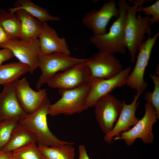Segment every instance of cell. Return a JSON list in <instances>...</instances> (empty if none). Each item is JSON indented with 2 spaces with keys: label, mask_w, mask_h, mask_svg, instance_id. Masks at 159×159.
Masks as SVG:
<instances>
[{
  "label": "cell",
  "mask_w": 159,
  "mask_h": 159,
  "mask_svg": "<svg viewBox=\"0 0 159 159\" xmlns=\"http://www.w3.org/2000/svg\"><path fill=\"white\" fill-rule=\"evenodd\" d=\"M33 143H37L35 136L19 123L14 129L9 142L2 151L12 152Z\"/></svg>",
  "instance_id": "20"
},
{
  "label": "cell",
  "mask_w": 159,
  "mask_h": 159,
  "mask_svg": "<svg viewBox=\"0 0 159 159\" xmlns=\"http://www.w3.org/2000/svg\"><path fill=\"white\" fill-rule=\"evenodd\" d=\"M15 90L18 100L27 114L35 111L47 96L44 89L38 91L33 90L26 78L18 80L15 83Z\"/></svg>",
  "instance_id": "15"
},
{
  "label": "cell",
  "mask_w": 159,
  "mask_h": 159,
  "mask_svg": "<svg viewBox=\"0 0 159 159\" xmlns=\"http://www.w3.org/2000/svg\"><path fill=\"white\" fill-rule=\"evenodd\" d=\"M141 94L137 93L133 100L130 104L122 102V108L120 114L112 130L104 137V140L110 144L113 138L121 133L129 130L131 126L135 125L139 119L135 115L137 108L139 105L138 100Z\"/></svg>",
  "instance_id": "14"
},
{
  "label": "cell",
  "mask_w": 159,
  "mask_h": 159,
  "mask_svg": "<svg viewBox=\"0 0 159 159\" xmlns=\"http://www.w3.org/2000/svg\"><path fill=\"white\" fill-rule=\"evenodd\" d=\"M19 10L25 11L42 23L60 19L59 17L51 15L47 9L37 5L30 0H17L14 7L8 9L9 11L12 13Z\"/></svg>",
  "instance_id": "19"
},
{
  "label": "cell",
  "mask_w": 159,
  "mask_h": 159,
  "mask_svg": "<svg viewBox=\"0 0 159 159\" xmlns=\"http://www.w3.org/2000/svg\"><path fill=\"white\" fill-rule=\"evenodd\" d=\"M79 158L78 159H90L87 153L85 146L82 144L78 146Z\"/></svg>",
  "instance_id": "30"
},
{
  "label": "cell",
  "mask_w": 159,
  "mask_h": 159,
  "mask_svg": "<svg viewBox=\"0 0 159 159\" xmlns=\"http://www.w3.org/2000/svg\"><path fill=\"white\" fill-rule=\"evenodd\" d=\"M43 24V31L38 38L41 53H59L70 55V51L66 39L59 37L55 30L47 22Z\"/></svg>",
  "instance_id": "17"
},
{
  "label": "cell",
  "mask_w": 159,
  "mask_h": 159,
  "mask_svg": "<svg viewBox=\"0 0 159 159\" xmlns=\"http://www.w3.org/2000/svg\"><path fill=\"white\" fill-rule=\"evenodd\" d=\"M129 5L125 0H119L118 6L119 14L105 34L93 35L90 39L99 51L114 54H125L126 52L125 41V27L126 14Z\"/></svg>",
  "instance_id": "3"
},
{
  "label": "cell",
  "mask_w": 159,
  "mask_h": 159,
  "mask_svg": "<svg viewBox=\"0 0 159 159\" xmlns=\"http://www.w3.org/2000/svg\"><path fill=\"white\" fill-rule=\"evenodd\" d=\"M119 14L115 1L111 0L105 3L99 10L94 9L86 13L82 22L92 31L93 35H102L107 33V26L111 19L118 17Z\"/></svg>",
  "instance_id": "12"
},
{
  "label": "cell",
  "mask_w": 159,
  "mask_h": 159,
  "mask_svg": "<svg viewBox=\"0 0 159 159\" xmlns=\"http://www.w3.org/2000/svg\"><path fill=\"white\" fill-rule=\"evenodd\" d=\"M12 38L9 37L0 25V47Z\"/></svg>",
  "instance_id": "29"
},
{
  "label": "cell",
  "mask_w": 159,
  "mask_h": 159,
  "mask_svg": "<svg viewBox=\"0 0 159 159\" xmlns=\"http://www.w3.org/2000/svg\"><path fill=\"white\" fill-rule=\"evenodd\" d=\"M131 70L129 67L112 77L90 83V87L86 101L87 108L94 107L99 99L114 89L126 85Z\"/></svg>",
  "instance_id": "13"
},
{
  "label": "cell",
  "mask_w": 159,
  "mask_h": 159,
  "mask_svg": "<svg viewBox=\"0 0 159 159\" xmlns=\"http://www.w3.org/2000/svg\"><path fill=\"white\" fill-rule=\"evenodd\" d=\"M14 57L12 53L9 49L3 48L0 50V66L4 62Z\"/></svg>",
  "instance_id": "28"
},
{
  "label": "cell",
  "mask_w": 159,
  "mask_h": 159,
  "mask_svg": "<svg viewBox=\"0 0 159 159\" xmlns=\"http://www.w3.org/2000/svg\"><path fill=\"white\" fill-rule=\"evenodd\" d=\"M0 159H12V152L0 151Z\"/></svg>",
  "instance_id": "31"
},
{
  "label": "cell",
  "mask_w": 159,
  "mask_h": 159,
  "mask_svg": "<svg viewBox=\"0 0 159 159\" xmlns=\"http://www.w3.org/2000/svg\"><path fill=\"white\" fill-rule=\"evenodd\" d=\"M51 104L47 96L37 109L31 113L27 114L19 121L20 124L35 136L37 145L54 146L70 142L60 140L50 130L47 123V115Z\"/></svg>",
  "instance_id": "2"
},
{
  "label": "cell",
  "mask_w": 159,
  "mask_h": 159,
  "mask_svg": "<svg viewBox=\"0 0 159 159\" xmlns=\"http://www.w3.org/2000/svg\"><path fill=\"white\" fill-rule=\"evenodd\" d=\"M19 120H10L0 122V151L6 145Z\"/></svg>",
  "instance_id": "25"
},
{
  "label": "cell",
  "mask_w": 159,
  "mask_h": 159,
  "mask_svg": "<svg viewBox=\"0 0 159 159\" xmlns=\"http://www.w3.org/2000/svg\"><path fill=\"white\" fill-rule=\"evenodd\" d=\"M90 83L69 90L59 89L61 97L49 107L48 115H70L80 113L88 109L86 104L90 89Z\"/></svg>",
  "instance_id": "4"
},
{
  "label": "cell",
  "mask_w": 159,
  "mask_h": 159,
  "mask_svg": "<svg viewBox=\"0 0 159 159\" xmlns=\"http://www.w3.org/2000/svg\"><path fill=\"white\" fill-rule=\"evenodd\" d=\"M12 158V159H46L36 143L29 144L13 152Z\"/></svg>",
  "instance_id": "24"
},
{
  "label": "cell",
  "mask_w": 159,
  "mask_h": 159,
  "mask_svg": "<svg viewBox=\"0 0 159 159\" xmlns=\"http://www.w3.org/2000/svg\"><path fill=\"white\" fill-rule=\"evenodd\" d=\"M94 107L96 120L105 135L114 126L122 110V102L109 93L99 99Z\"/></svg>",
  "instance_id": "10"
},
{
  "label": "cell",
  "mask_w": 159,
  "mask_h": 159,
  "mask_svg": "<svg viewBox=\"0 0 159 159\" xmlns=\"http://www.w3.org/2000/svg\"><path fill=\"white\" fill-rule=\"evenodd\" d=\"M146 0H137L133 1V5L129 6L126 14L125 27V41L126 49L130 55L132 63L135 60L139 47L145 41V35L150 36L151 28L150 16L142 17L136 16L138 9Z\"/></svg>",
  "instance_id": "1"
},
{
  "label": "cell",
  "mask_w": 159,
  "mask_h": 159,
  "mask_svg": "<svg viewBox=\"0 0 159 159\" xmlns=\"http://www.w3.org/2000/svg\"><path fill=\"white\" fill-rule=\"evenodd\" d=\"M145 114L142 118L129 130L114 137L113 139L114 141L124 140L128 146L132 145L138 138L142 140L144 143L153 142L154 135L153 127L157 119L156 112L153 107L148 103L145 104Z\"/></svg>",
  "instance_id": "6"
},
{
  "label": "cell",
  "mask_w": 159,
  "mask_h": 159,
  "mask_svg": "<svg viewBox=\"0 0 159 159\" xmlns=\"http://www.w3.org/2000/svg\"><path fill=\"white\" fill-rule=\"evenodd\" d=\"M87 60L77 64L62 72L57 73L47 84L52 88L69 90L90 83L91 75L87 65Z\"/></svg>",
  "instance_id": "8"
},
{
  "label": "cell",
  "mask_w": 159,
  "mask_h": 159,
  "mask_svg": "<svg viewBox=\"0 0 159 159\" xmlns=\"http://www.w3.org/2000/svg\"><path fill=\"white\" fill-rule=\"evenodd\" d=\"M14 13L21 22L20 39L29 40L38 39L43 30V23L23 10H18Z\"/></svg>",
  "instance_id": "18"
},
{
  "label": "cell",
  "mask_w": 159,
  "mask_h": 159,
  "mask_svg": "<svg viewBox=\"0 0 159 159\" xmlns=\"http://www.w3.org/2000/svg\"><path fill=\"white\" fill-rule=\"evenodd\" d=\"M74 143H69L57 146L47 147L37 145L46 159H75V149Z\"/></svg>",
  "instance_id": "22"
},
{
  "label": "cell",
  "mask_w": 159,
  "mask_h": 159,
  "mask_svg": "<svg viewBox=\"0 0 159 159\" xmlns=\"http://www.w3.org/2000/svg\"><path fill=\"white\" fill-rule=\"evenodd\" d=\"M149 75L153 82L154 89L152 92H146L145 94L144 98L146 103L150 104L153 107L156 112L157 119H159V76L154 72Z\"/></svg>",
  "instance_id": "26"
},
{
  "label": "cell",
  "mask_w": 159,
  "mask_h": 159,
  "mask_svg": "<svg viewBox=\"0 0 159 159\" xmlns=\"http://www.w3.org/2000/svg\"><path fill=\"white\" fill-rule=\"evenodd\" d=\"M88 58H80L59 53L48 54L40 53L38 57V66L41 74L36 85L37 90L59 71H64Z\"/></svg>",
  "instance_id": "5"
},
{
  "label": "cell",
  "mask_w": 159,
  "mask_h": 159,
  "mask_svg": "<svg viewBox=\"0 0 159 159\" xmlns=\"http://www.w3.org/2000/svg\"><path fill=\"white\" fill-rule=\"evenodd\" d=\"M87 63L91 75L90 83L112 77L123 69L119 60L107 52L99 51L88 58Z\"/></svg>",
  "instance_id": "9"
},
{
  "label": "cell",
  "mask_w": 159,
  "mask_h": 159,
  "mask_svg": "<svg viewBox=\"0 0 159 159\" xmlns=\"http://www.w3.org/2000/svg\"><path fill=\"white\" fill-rule=\"evenodd\" d=\"M0 25L9 37L13 38L20 39L21 22L15 13L0 9Z\"/></svg>",
  "instance_id": "23"
},
{
  "label": "cell",
  "mask_w": 159,
  "mask_h": 159,
  "mask_svg": "<svg viewBox=\"0 0 159 159\" xmlns=\"http://www.w3.org/2000/svg\"><path fill=\"white\" fill-rule=\"evenodd\" d=\"M159 36L157 32L153 37H148L139 47L138 53L134 67L130 74L126 85L137 90V93L142 94L148 86L144 76L153 48Z\"/></svg>",
  "instance_id": "7"
},
{
  "label": "cell",
  "mask_w": 159,
  "mask_h": 159,
  "mask_svg": "<svg viewBox=\"0 0 159 159\" xmlns=\"http://www.w3.org/2000/svg\"><path fill=\"white\" fill-rule=\"evenodd\" d=\"M138 11L143 12L147 16L152 15L149 19L150 25L159 22V0H157L152 4L147 7H143L142 5L140 6L138 9Z\"/></svg>",
  "instance_id": "27"
},
{
  "label": "cell",
  "mask_w": 159,
  "mask_h": 159,
  "mask_svg": "<svg viewBox=\"0 0 159 159\" xmlns=\"http://www.w3.org/2000/svg\"><path fill=\"white\" fill-rule=\"evenodd\" d=\"M15 82L3 86L0 93V122L10 120L19 121L27 114L16 96Z\"/></svg>",
  "instance_id": "16"
},
{
  "label": "cell",
  "mask_w": 159,
  "mask_h": 159,
  "mask_svg": "<svg viewBox=\"0 0 159 159\" xmlns=\"http://www.w3.org/2000/svg\"><path fill=\"white\" fill-rule=\"evenodd\" d=\"M1 47L9 49L19 62L28 65L31 74L38 67V57L40 53L38 38L25 40L11 38Z\"/></svg>",
  "instance_id": "11"
},
{
  "label": "cell",
  "mask_w": 159,
  "mask_h": 159,
  "mask_svg": "<svg viewBox=\"0 0 159 159\" xmlns=\"http://www.w3.org/2000/svg\"><path fill=\"white\" fill-rule=\"evenodd\" d=\"M29 72L28 66L19 61L2 65L0 66V85L4 86L12 83Z\"/></svg>",
  "instance_id": "21"
}]
</instances>
